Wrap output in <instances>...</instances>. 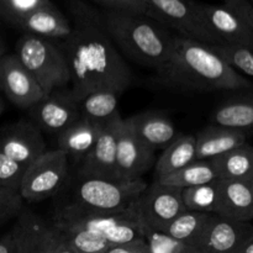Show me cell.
Returning <instances> with one entry per match:
<instances>
[{"mask_svg":"<svg viewBox=\"0 0 253 253\" xmlns=\"http://www.w3.org/2000/svg\"><path fill=\"white\" fill-rule=\"evenodd\" d=\"M71 34L59 42L71 72V90L78 101L100 89L123 93L132 74L104 21L103 12L83 0L68 2Z\"/></svg>","mask_w":253,"mask_h":253,"instance_id":"obj_1","label":"cell"},{"mask_svg":"<svg viewBox=\"0 0 253 253\" xmlns=\"http://www.w3.org/2000/svg\"><path fill=\"white\" fill-rule=\"evenodd\" d=\"M252 235L251 222L235 221L214 214L195 247L202 253H237Z\"/></svg>","mask_w":253,"mask_h":253,"instance_id":"obj_16","label":"cell"},{"mask_svg":"<svg viewBox=\"0 0 253 253\" xmlns=\"http://www.w3.org/2000/svg\"><path fill=\"white\" fill-rule=\"evenodd\" d=\"M210 47L232 68L253 78V51L251 49L229 44H210Z\"/></svg>","mask_w":253,"mask_h":253,"instance_id":"obj_31","label":"cell"},{"mask_svg":"<svg viewBox=\"0 0 253 253\" xmlns=\"http://www.w3.org/2000/svg\"><path fill=\"white\" fill-rule=\"evenodd\" d=\"M146 188L143 179L124 182L79 175L73 204L95 211H121L132 208Z\"/></svg>","mask_w":253,"mask_h":253,"instance_id":"obj_6","label":"cell"},{"mask_svg":"<svg viewBox=\"0 0 253 253\" xmlns=\"http://www.w3.org/2000/svg\"><path fill=\"white\" fill-rule=\"evenodd\" d=\"M69 172L68 156L61 150L46 151L25 168L19 193L24 200L37 203L56 194Z\"/></svg>","mask_w":253,"mask_h":253,"instance_id":"obj_7","label":"cell"},{"mask_svg":"<svg viewBox=\"0 0 253 253\" xmlns=\"http://www.w3.org/2000/svg\"><path fill=\"white\" fill-rule=\"evenodd\" d=\"M155 161V151L146 146L131 127L127 118L121 119L116 146V168L119 180L142 179Z\"/></svg>","mask_w":253,"mask_h":253,"instance_id":"obj_12","label":"cell"},{"mask_svg":"<svg viewBox=\"0 0 253 253\" xmlns=\"http://www.w3.org/2000/svg\"><path fill=\"white\" fill-rule=\"evenodd\" d=\"M211 123L222 127L244 131L249 135L253 131V91L232 96L215 108Z\"/></svg>","mask_w":253,"mask_h":253,"instance_id":"obj_22","label":"cell"},{"mask_svg":"<svg viewBox=\"0 0 253 253\" xmlns=\"http://www.w3.org/2000/svg\"><path fill=\"white\" fill-rule=\"evenodd\" d=\"M195 11L217 44L246 47L253 51V31L229 7L195 1Z\"/></svg>","mask_w":253,"mask_h":253,"instance_id":"obj_11","label":"cell"},{"mask_svg":"<svg viewBox=\"0 0 253 253\" xmlns=\"http://www.w3.org/2000/svg\"><path fill=\"white\" fill-rule=\"evenodd\" d=\"M24 199L19 192L0 187V224L14 216H19L22 211Z\"/></svg>","mask_w":253,"mask_h":253,"instance_id":"obj_35","label":"cell"},{"mask_svg":"<svg viewBox=\"0 0 253 253\" xmlns=\"http://www.w3.org/2000/svg\"><path fill=\"white\" fill-rule=\"evenodd\" d=\"M62 232L54 225H48L30 253H56L62 244Z\"/></svg>","mask_w":253,"mask_h":253,"instance_id":"obj_36","label":"cell"},{"mask_svg":"<svg viewBox=\"0 0 253 253\" xmlns=\"http://www.w3.org/2000/svg\"><path fill=\"white\" fill-rule=\"evenodd\" d=\"M2 111H4V101H2L1 96H0V115H1Z\"/></svg>","mask_w":253,"mask_h":253,"instance_id":"obj_44","label":"cell"},{"mask_svg":"<svg viewBox=\"0 0 253 253\" xmlns=\"http://www.w3.org/2000/svg\"><path fill=\"white\" fill-rule=\"evenodd\" d=\"M4 57H5V46H4V41H2L1 36H0V69H1V63Z\"/></svg>","mask_w":253,"mask_h":253,"instance_id":"obj_42","label":"cell"},{"mask_svg":"<svg viewBox=\"0 0 253 253\" xmlns=\"http://www.w3.org/2000/svg\"><path fill=\"white\" fill-rule=\"evenodd\" d=\"M194 161H197L195 136L179 135L167 148L163 150L162 155L156 162V178L177 172Z\"/></svg>","mask_w":253,"mask_h":253,"instance_id":"obj_26","label":"cell"},{"mask_svg":"<svg viewBox=\"0 0 253 253\" xmlns=\"http://www.w3.org/2000/svg\"><path fill=\"white\" fill-rule=\"evenodd\" d=\"M101 127L79 119L77 123L57 135V148L74 160L83 161L96 142Z\"/></svg>","mask_w":253,"mask_h":253,"instance_id":"obj_23","label":"cell"},{"mask_svg":"<svg viewBox=\"0 0 253 253\" xmlns=\"http://www.w3.org/2000/svg\"><path fill=\"white\" fill-rule=\"evenodd\" d=\"M127 120L138 138L155 152L167 148L179 136L172 120L161 111H143Z\"/></svg>","mask_w":253,"mask_h":253,"instance_id":"obj_18","label":"cell"},{"mask_svg":"<svg viewBox=\"0 0 253 253\" xmlns=\"http://www.w3.org/2000/svg\"><path fill=\"white\" fill-rule=\"evenodd\" d=\"M10 24L24 31V34L35 35L58 43L64 41L71 34V21L56 5L36 10Z\"/></svg>","mask_w":253,"mask_h":253,"instance_id":"obj_17","label":"cell"},{"mask_svg":"<svg viewBox=\"0 0 253 253\" xmlns=\"http://www.w3.org/2000/svg\"><path fill=\"white\" fill-rule=\"evenodd\" d=\"M29 115L40 130L54 135H59L82 119L79 101L67 88L44 95L29 109Z\"/></svg>","mask_w":253,"mask_h":253,"instance_id":"obj_10","label":"cell"},{"mask_svg":"<svg viewBox=\"0 0 253 253\" xmlns=\"http://www.w3.org/2000/svg\"><path fill=\"white\" fill-rule=\"evenodd\" d=\"M120 93L111 89H100L88 94L79 101L82 119L103 127L106 124L120 118L119 100Z\"/></svg>","mask_w":253,"mask_h":253,"instance_id":"obj_25","label":"cell"},{"mask_svg":"<svg viewBox=\"0 0 253 253\" xmlns=\"http://www.w3.org/2000/svg\"><path fill=\"white\" fill-rule=\"evenodd\" d=\"M146 16L165 27L177 31V35L209 44H217L212 35L203 26L195 11L193 0H145Z\"/></svg>","mask_w":253,"mask_h":253,"instance_id":"obj_8","label":"cell"},{"mask_svg":"<svg viewBox=\"0 0 253 253\" xmlns=\"http://www.w3.org/2000/svg\"><path fill=\"white\" fill-rule=\"evenodd\" d=\"M247 140V133L234 128L222 127L219 125H209L195 136L197 160L210 161L224 155Z\"/></svg>","mask_w":253,"mask_h":253,"instance_id":"obj_21","label":"cell"},{"mask_svg":"<svg viewBox=\"0 0 253 253\" xmlns=\"http://www.w3.org/2000/svg\"><path fill=\"white\" fill-rule=\"evenodd\" d=\"M106 253H148L145 240L131 242V244L113 246Z\"/></svg>","mask_w":253,"mask_h":253,"instance_id":"obj_39","label":"cell"},{"mask_svg":"<svg viewBox=\"0 0 253 253\" xmlns=\"http://www.w3.org/2000/svg\"><path fill=\"white\" fill-rule=\"evenodd\" d=\"M145 242L148 253H179L189 245L178 241L165 231L145 226Z\"/></svg>","mask_w":253,"mask_h":253,"instance_id":"obj_33","label":"cell"},{"mask_svg":"<svg viewBox=\"0 0 253 253\" xmlns=\"http://www.w3.org/2000/svg\"><path fill=\"white\" fill-rule=\"evenodd\" d=\"M135 205L121 211H95L71 203L59 210L53 225L63 230L93 232L111 246L131 244L145 240V225L138 217Z\"/></svg>","mask_w":253,"mask_h":253,"instance_id":"obj_4","label":"cell"},{"mask_svg":"<svg viewBox=\"0 0 253 253\" xmlns=\"http://www.w3.org/2000/svg\"><path fill=\"white\" fill-rule=\"evenodd\" d=\"M250 185H251V189H252V193H253V178L251 180H250Z\"/></svg>","mask_w":253,"mask_h":253,"instance_id":"obj_45","label":"cell"},{"mask_svg":"<svg viewBox=\"0 0 253 253\" xmlns=\"http://www.w3.org/2000/svg\"><path fill=\"white\" fill-rule=\"evenodd\" d=\"M25 167L0 151V187L19 192Z\"/></svg>","mask_w":253,"mask_h":253,"instance_id":"obj_34","label":"cell"},{"mask_svg":"<svg viewBox=\"0 0 253 253\" xmlns=\"http://www.w3.org/2000/svg\"><path fill=\"white\" fill-rule=\"evenodd\" d=\"M179 253H202V252H200V250H198L197 247L188 246L187 249H184L183 251H180Z\"/></svg>","mask_w":253,"mask_h":253,"instance_id":"obj_43","label":"cell"},{"mask_svg":"<svg viewBox=\"0 0 253 253\" xmlns=\"http://www.w3.org/2000/svg\"><path fill=\"white\" fill-rule=\"evenodd\" d=\"M212 215L210 212H199L185 210L169 222L163 231L189 246H197L204 235Z\"/></svg>","mask_w":253,"mask_h":253,"instance_id":"obj_27","label":"cell"},{"mask_svg":"<svg viewBox=\"0 0 253 253\" xmlns=\"http://www.w3.org/2000/svg\"><path fill=\"white\" fill-rule=\"evenodd\" d=\"M217 179L250 182L253 178V146L244 145L210 160Z\"/></svg>","mask_w":253,"mask_h":253,"instance_id":"obj_24","label":"cell"},{"mask_svg":"<svg viewBox=\"0 0 253 253\" xmlns=\"http://www.w3.org/2000/svg\"><path fill=\"white\" fill-rule=\"evenodd\" d=\"M47 226L36 214L22 210L11 229L0 239V253H30Z\"/></svg>","mask_w":253,"mask_h":253,"instance_id":"obj_20","label":"cell"},{"mask_svg":"<svg viewBox=\"0 0 253 253\" xmlns=\"http://www.w3.org/2000/svg\"><path fill=\"white\" fill-rule=\"evenodd\" d=\"M155 180L161 184L185 189V188L208 184L217 180V175L210 161L197 160L177 172L155 178Z\"/></svg>","mask_w":253,"mask_h":253,"instance_id":"obj_28","label":"cell"},{"mask_svg":"<svg viewBox=\"0 0 253 253\" xmlns=\"http://www.w3.org/2000/svg\"><path fill=\"white\" fill-rule=\"evenodd\" d=\"M250 1H251V2H252V4H253V0H250Z\"/></svg>","mask_w":253,"mask_h":253,"instance_id":"obj_46","label":"cell"},{"mask_svg":"<svg viewBox=\"0 0 253 253\" xmlns=\"http://www.w3.org/2000/svg\"><path fill=\"white\" fill-rule=\"evenodd\" d=\"M15 54L46 95L71 83L68 62L58 42L22 34L16 42Z\"/></svg>","mask_w":253,"mask_h":253,"instance_id":"obj_5","label":"cell"},{"mask_svg":"<svg viewBox=\"0 0 253 253\" xmlns=\"http://www.w3.org/2000/svg\"><path fill=\"white\" fill-rule=\"evenodd\" d=\"M59 230L64 244L74 253H106L113 247L105 239L93 232L84 230Z\"/></svg>","mask_w":253,"mask_h":253,"instance_id":"obj_30","label":"cell"},{"mask_svg":"<svg viewBox=\"0 0 253 253\" xmlns=\"http://www.w3.org/2000/svg\"><path fill=\"white\" fill-rule=\"evenodd\" d=\"M54 6L51 0H0V16L7 22H12L19 17Z\"/></svg>","mask_w":253,"mask_h":253,"instance_id":"obj_32","label":"cell"},{"mask_svg":"<svg viewBox=\"0 0 253 253\" xmlns=\"http://www.w3.org/2000/svg\"><path fill=\"white\" fill-rule=\"evenodd\" d=\"M0 90L20 109L29 110L46 94L16 54H5L0 69Z\"/></svg>","mask_w":253,"mask_h":253,"instance_id":"obj_14","label":"cell"},{"mask_svg":"<svg viewBox=\"0 0 253 253\" xmlns=\"http://www.w3.org/2000/svg\"><path fill=\"white\" fill-rule=\"evenodd\" d=\"M182 199L187 210L215 214L219 200V179L208 184L185 188L182 190Z\"/></svg>","mask_w":253,"mask_h":253,"instance_id":"obj_29","label":"cell"},{"mask_svg":"<svg viewBox=\"0 0 253 253\" xmlns=\"http://www.w3.org/2000/svg\"><path fill=\"white\" fill-rule=\"evenodd\" d=\"M0 151L25 168L47 151L41 130L32 121L20 120L0 131Z\"/></svg>","mask_w":253,"mask_h":253,"instance_id":"obj_13","label":"cell"},{"mask_svg":"<svg viewBox=\"0 0 253 253\" xmlns=\"http://www.w3.org/2000/svg\"><path fill=\"white\" fill-rule=\"evenodd\" d=\"M62 239H63V236H62ZM56 253H74V252L72 251V250L69 249V247L67 246L66 244H64L63 240H62V244L59 245V247H58V249H57Z\"/></svg>","mask_w":253,"mask_h":253,"instance_id":"obj_41","label":"cell"},{"mask_svg":"<svg viewBox=\"0 0 253 253\" xmlns=\"http://www.w3.org/2000/svg\"><path fill=\"white\" fill-rule=\"evenodd\" d=\"M224 5L241 17L253 31V4L250 0H224Z\"/></svg>","mask_w":253,"mask_h":253,"instance_id":"obj_38","label":"cell"},{"mask_svg":"<svg viewBox=\"0 0 253 253\" xmlns=\"http://www.w3.org/2000/svg\"><path fill=\"white\" fill-rule=\"evenodd\" d=\"M182 190L153 180L136 203V210L142 224L148 229L163 231L170 221L185 211Z\"/></svg>","mask_w":253,"mask_h":253,"instance_id":"obj_9","label":"cell"},{"mask_svg":"<svg viewBox=\"0 0 253 253\" xmlns=\"http://www.w3.org/2000/svg\"><path fill=\"white\" fill-rule=\"evenodd\" d=\"M165 85L195 91L250 90L253 83L232 68L209 43L173 35L167 62L157 71Z\"/></svg>","mask_w":253,"mask_h":253,"instance_id":"obj_2","label":"cell"},{"mask_svg":"<svg viewBox=\"0 0 253 253\" xmlns=\"http://www.w3.org/2000/svg\"><path fill=\"white\" fill-rule=\"evenodd\" d=\"M237 253H253V235L242 245Z\"/></svg>","mask_w":253,"mask_h":253,"instance_id":"obj_40","label":"cell"},{"mask_svg":"<svg viewBox=\"0 0 253 253\" xmlns=\"http://www.w3.org/2000/svg\"><path fill=\"white\" fill-rule=\"evenodd\" d=\"M101 5L104 10H116V11L133 12V14H147V6L145 0H90Z\"/></svg>","mask_w":253,"mask_h":253,"instance_id":"obj_37","label":"cell"},{"mask_svg":"<svg viewBox=\"0 0 253 253\" xmlns=\"http://www.w3.org/2000/svg\"><path fill=\"white\" fill-rule=\"evenodd\" d=\"M215 215L235 221L253 220V193L250 182L219 179V200Z\"/></svg>","mask_w":253,"mask_h":253,"instance_id":"obj_19","label":"cell"},{"mask_svg":"<svg viewBox=\"0 0 253 253\" xmlns=\"http://www.w3.org/2000/svg\"><path fill=\"white\" fill-rule=\"evenodd\" d=\"M101 12L119 52L156 72L162 68L169 56L173 39L163 25L146 15L116 10Z\"/></svg>","mask_w":253,"mask_h":253,"instance_id":"obj_3","label":"cell"},{"mask_svg":"<svg viewBox=\"0 0 253 253\" xmlns=\"http://www.w3.org/2000/svg\"><path fill=\"white\" fill-rule=\"evenodd\" d=\"M121 116L106 124L99 131L96 142L89 155L82 161L81 177L119 180L116 168V146Z\"/></svg>","mask_w":253,"mask_h":253,"instance_id":"obj_15","label":"cell"}]
</instances>
